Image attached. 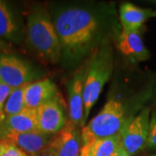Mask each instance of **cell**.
Masks as SVG:
<instances>
[{"label":"cell","mask_w":156,"mask_h":156,"mask_svg":"<svg viewBox=\"0 0 156 156\" xmlns=\"http://www.w3.org/2000/svg\"><path fill=\"white\" fill-rule=\"evenodd\" d=\"M61 44L62 54L69 60L83 56L95 42L99 30L95 16L83 8H69L61 11L54 20Z\"/></svg>","instance_id":"6da1fadb"},{"label":"cell","mask_w":156,"mask_h":156,"mask_svg":"<svg viewBox=\"0 0 156 156\" xmlns=\"http://www.w3.org/2000/svg\"><path fill=\"white\" fill-rule=\"evenodd\" d=\"M27 42L38 59L45 64H56L60 61V41L48 11L37 8L27 18Z\"/></svg>","instance_id":"7a4b0ae2"},{"label":"cell","mask_w":156,"mask_h":156,"mask_svg":"<svg viewBox=\"0 0 156 156\" xmlns=\"http://www.w3.org/2000/svg\"><path fill=\"white\" fill-rule=\"evenodd\" d=\"M113 62L111 46L104 44L95 52L86 69L83 85V124L87 122L89 113L98 100L104 85L111 76Z\"/></svg>","instance_id":"3957f363"},{"label":"cell","mask_w":156,"mask_h":156,"mask_svg":"<svg viewBox=\"0 0 156 156\" xmlns=\"http://www.w3.org/2000/svg\"><path fill=\"white\" fill-rule=\"evenodd\" d=\"M126 121L122 103L115 99L108 100L98 115L82 128L83 145L119 134Z\"/></svg>","instance_id":"277c9868"},{"label":"cell","mask_w":156,"mask_h":156,"mask_svg":"<svg viewBox=\"0 0 156 156\" xmlns=\"http://www.w3.org/2000/svg\"><path fill=\"white\" fill-rule=\"evenodd\" d=\"M149 122V108H147L125 122L120 134L122 146L131 156L139 154L147 147Z\"/></svg>","instance_id":"5b68a950"},{"label":"cell","mask_w":156,"mask_h":156,"mask_svg":"<svg viewBox=\"0 0 156 156\" xmlns=\"http://www.w3.org/2000/svg\"><path fill=\"white\" fill-rule=\"evenodd\" d=\"M35 73L28 64L15 56L0 55V80L11 89L32 83Z\"/></svg>","instance_id":"8992f818"},{"label":"cell","mask_w":156,"mask_h":156,"mask_svg":"<svg viewBox=\"0 0 156 156\" xmlns=\"http://www.w3.org/2000/svg\"><path fill=\"white\" fill-rule=\"evenodd\" d=\"M49 148L54 156H79L83 147L77 126L69 121L65 127L51 137Z\"/></svg>","instance_id":"52a82bcc"},{"label":"cell","mask_w":156,"mask_h":156,"mask_svg":"<svg viewBox=\"0 0 156 156\" xmlns=\"http://www.w3.org/2000/svg\"><path fill=\"white\" fill-rule=\"evenodd\" d=\"M37 112V129L46 135L56 134L67 124L65 115L56 99L39 107Z\"/></svg>","instance_id":"ba28073f"},{"label":"cell","mask_w":156,"mask_h":156,"mask_svg":"<svg viewBox=\"0 0 156 156\" xmlns=\"http://www.w3.org/2000/svg\"><path fill=\"white\" fill-rule=\"evenodd\" d=\"M86 69H79L69 83V122L83 128L84 126L83 85Z\"/></svg>","instance_id":"9c48e42d"},{"label":"cell","mask_w":156,"mask_h":156,"mask_svg":"<svg viewBox=\"0 0 156 156\" xmlns=\"http://www.w3.org/2000/svg\"><path fill=\"white\" fill-rule=\"evenodd\" d=\"M117 48L123 56L132 62L146 61L150 56L141 38L140 30H122L118 38Z\"/></svg>","instance_id":"30bf717a"},{"label":"cell","mask_w":156,"mask_h":156,"mask_svg":"<svg viewBox=\"0 0 156 156\" xmlns=\"http://www.w3.org/2000/svg\"><path fill=\"white\" fill-rule=\"evenodd\" d=\"M0 139L10 140L29 156H32L46 148L50 144L51 137L38 131L29 133L4 132Z\"/></svg>","instance_id":"8fae6325"},{"label":"cell","mask_w":156,"mask_h":156,"mask_svg":"<svg viewBox=\"0 0 156 156\" xmlns=\"http://www.w3.org/2000/svg\"><path fill=\"white\" fill-rule=\"evenodd\" d=\"M56 85L50 79L32 82L24 89L25 108L37 109L46 102L56 99Z\"/></svg>","instance_id":"7c38bea8"},{"label":"cell","mask_w":156,"mask_h":156,"mask_svg":"<svg viewBox=\"0 0 156 156\" xmlns=\"http://www.w3.org/2000/svg\"><path fill=\"white\" fill-rule=\"evenodd\" d=\"M154 17H156V11L142 9L130 3L122 4L120 7V21L122 30H140L146 21Z\"/></svg>","instance_id":"4fadbf2b"},{"label":"cell","mask_w":156,"mask_h":156,"mask_svg":"<svg viewBox=\"0 0 156 156\" xmlns=\"http://www.w3.org/2000/svg\"><path fill=\"white\" fill-rule=\"evenodd\" d=\"M3 124L5 132L29 133L38 131L37 109L25 108L18 114L6 117Z\"/></svg>","instance_id":"5bb4252c"},{"label":"cell","mask_w":156,"mask_h":156,"mask_svg":"<svg viewBox=\"0 0 156 156\" xmlns=\"http://www.w3.org/2000/svg\"><path fill=\"white\" fill-rule=\"evenodd\" d=\"M121 134L105 139H98L82 147L79 156H112L122 145Z\"/></svg>","instance_id":"9a60e30c"},{"label":"cell","mask_w":156,"mask_h":156,"mask_svg":"<svg viewBox=\"0 0 156 156\" xmlns=\"http://www.w3.org/2000/svg\"><path fill=\"white\" fill-rule=\"evenodd\" d=\"M17 29L13 16L4 1L0 0V38L14 39Z\"/></svg>","instance_id":"2e32d148"},{"label":"cell","mask_w":156,"mask_h":156,"mask_svg":"<svg viewBox=\"0 0 156 156\" xmlns=\"http://www.w3.org/2000/svg\"><path fill=\"white\" fill-rule=\"evenodd\" d=\"M23 85L19 88L12 89L5 104V117L18 114L25 108L24 104V89L27 86Z\"/></svg>","instance_id":"e0dca14e"},{"label":"cell","mask_w":156,"mask_h":156,"mask_svg":"<svg viewBox=\"0 0 156 156\" xmlns=\"http://www.w3.org/2000/svg\"><path fill=\"white\" fill-rule=\"evenodd\" d=\"M0 156H29L11 141L0 139Z\"/></svg>","instance_id":"ac0fdd59"},{"label":"cell","mask_w":156,"mask_h":156,"mask_svg":"<svg viewBox=\"0 0 156 156\" xmlns=\"http://www.w3.org/2000/svg\"><path fill=\"white\" fill-rule=\"evenodd\" d=\"M12 89L5 84H0V125L3 124L5 120V104Z\"/></svg>","instance_id":"d6986e66"},{"label":"cell","mask_w":156,"mask_h":156,"mask_svg":"<svg viewBox=\"0 0 156 156\" xmlns=\"http://www.w3.org/2000/svg\"><path fill=\"white\" fill-rule=\"evenodd\" d=\"M147 147L150 149H156V112L152 115L149 122Z\"/></svg>","instance_id":"ffe728a7"},{"label":"cell","mask_w":156,"mask_h":156,"mask_svg":"<svg viewBox=\"0 0 156 156\" xmlns=\"http://www.w3.org/2000/svg\"><path fill=\"white\" fill-rule=\"evenodd\" d=\"M112 156H131V155L128 154V151L124 148V147H123L122 144V145L118 147V149L115 152V154H114Z\"/></svg>","instance_id":"44dd1931"},{"label":"cell","mask_w":156,"mask_h":156,"mask_svg":"<svg viewBox=\"0 0 156 156\" xmlns=\"http://www.w3.org/2000/svg\"><path fill=\"white\" fill-rule=\"evenodd\" d=\"M32 156H54L52 152L50 151V149L49 148V147H47L46 148H44V150H42L41 152H39L37 154H34Z\"/></svg>","instance_id":"7402d4cb"},{"label":"cell","mask_w":156,"mask_h":156,"mask_svg":"<svg viewBox=\"0 0 156 156\" xmlns=\"http://www.w3.org/2000/svg\"><path fill=\"white\" fill-rule=\"evenodd\" d=\"M9 50V45L2 38H0V51L2 52H7Z\"/></svg>","instance_id":"603a6c76"},{"label":"cell","mask_w":156,"mask_h":156,"mask_svg":"<svg viewBox=\"0 0 156 156\" xmlns=\"http://www.w3.org/2000/svg\"><path fill=\"white\" fill-rule=\"evenodd\" d=\"M154 96L156 97V86H155V89H154Z\"/></svg>","instance_id":"cb8c5ba5"},{"label":"cell","mask_w":156,"mask_h":156,"mask_svg":"<svg viewBox=\"0 0 156 156\" xmlns=\"http://www.w3.org/2000/svg\"><path fill=\"white\" fill-rule=\"evenodd\" d=\"M0 84H2V83H1V80H0Z\"/></svg>","instance_id":"d4e9b609"}]
</instances>
